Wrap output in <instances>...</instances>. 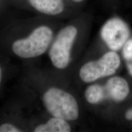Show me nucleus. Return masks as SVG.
Here are the masks:
<instances>
[{
  "label": "nucleus",
  "instance_id": "1",
  "mask_svg": "<svg viewBox=\"0 0 132 132\" xmlns=\"http://www.w3.org/2000/svg\"><path fill=\"white\" fill-rule=\"evenodd\" d=\"M53 30L45 23L37 24L27 37L18 39L13 43L12 50L18 57L31 59L40 56L52 44Z\"/></svg>",
  "mask_w": 132,
  "mask_h": 132
},
{
  "label": "nucleus",
  "instance_id": "2",
  "mask_svg": "<svg viewBox=\"0 0 132 132\" xmlns=\"http://www.w3.org/2000/svg\"><path fill=\"white\" fill-rule=\"evenodd\" d=\"M42 103L52 116L67 121H74L78 118L80 110L77 100L62 89L50 87L43 94Z\"/></svg>",
  "mask_w": 132,
  "mask_h": 132
},
{
  "label": "nucleus",
  "instance_id": "3",
  "mask_svg": "<svg viewBox=\"0 0 132 132\" xmlns=\"http://www.w3.org/2000/svg\"><path fill=\"white\" fill-rule=\"evenodd\" d=\"M83 16L78 18L72 23L64 26L57 33L49 50V57L56 68H67L71 61V52L78 34V27Z\"/></svg>",
  "mask_w": 132,
  "mask_h": 132
},
{
  "label": "nucleus",
  "instance_id": "4",
  "mask_svg": "<svg viewBox=\"0 0 132 132\" xmlns=\"http://www.w3.org/2000/svg\"><path fill=\"white\" fill-rule=\"evenodd\" d=\"M121 64V57L117 52L109 51L95 60L83 64L79 70L80 80L90 83L100 78L113 76Z\"/></svg>",
  "mask_w": 132,
  "mask_h": 132
},
{
  "label": "nucleus",
  "instance_id": "5",
  "mask_svg": "<svg viewBox=\"0 0 132 132\" xmlns=\"http://www.w3.org/2000/svg\"><path fill=\"white\" fill-rule=\"evenodd\" d=\"M100 36L110 50L118 52L131 37V30L127 22L116 16L104 23L100 29Z\"/></svg>",
  "mask_w": 132,
  "mask_h": 132
},
{
  "label": "nucleus",
  "instance_id": "6",
  "mask_svg": "<svg viewBox=\"0 0 132 132\" xmlns=\"http://www.w3.org/2000/svg\"><path fill=\"white\" fill-rule=\"evenodd\" d=\"M47 17H58L70 14L73 9L67 0H12Z\"/></svg>",
  "mask_w": 132,
  "mask_h": 132
},
{
  "label": "nucleus",
  "instance_id": "7",
  "mask_svg": "<svg viewBox=\"0 0 132 132\" xmlns=\"http://www.w3.org/2000/svg\"><path fill=\"white\" fill-rule=\"evenodd\" d=\"M102 90L103 102L110 100L120 103L130 95V87L126 79L120 76H113L102 85Z\"/></svg>",
  "mask_w": 132,
  "mask_h": 132
},
{
  "label": "nucleus",
  "instance_id": "8",
  "mask_svg": "<svg viewBox=\"0 0 132 132\" xmlns=\"http://www.w3.org/2000/svg\"><path fill=\"white\" fill-rule=\"evenodd\" d=\"M71 127L68 121L62 119L52 116L47 122L37 125L35 132H69Z\"/></svg>",
  "mask_w": 132,
  "mask_h": 132
},
{
  "label": "nucleus",
  "instance_id": "9",
  "mask_svg": "<svg viewBox=\"0 0 132 132\" xmlns=\"http://www.w3.org/2000/svg\"><path fill=\"white\" fill-rule=\"evenodd\" d=\"M122 56L124 60L126 68L129 75L132 77V37L125 43L122 48Z\"/></svg>",
  "mask_w": 132,
  "mask_h": 132
},
{
  "label": "nucleus",
  "instance_id": "10",
  "mask_svg": "<svg viewBox=\"0 0 132 132\" xmlns=\"http://www.w3.org/2000/svg\"><path fill=\"white\" fill-rule=\"evenodd\" d=\"M22 131L20 128L15 125L9 123H3L0 125V132H20Z\"/></svg>",
  "mask_w": 132,
  "mask_h": 132
},
{
  "label": "nucleus",
  "instance_id": "11",
  "mask_svg": "<svg viewBox=\"0 0 132 132\" xmlns=\"http://www.w3.org/2000/svg\"><path fill=\"white\" fill-rule=\"evenodd\" d=\"M67 1H68L69 4L73 9H75V8H77V6H79L83 4L86 0H67Z\"/></svg>",
  "mask_w": 132,
  "mask_h": 132
},
{
  "label": "nucleus",
  "instance_id": "12",
  "mask_svg": "<svg viewBox=\"0 0 132 132\" xmlns=\"http://www.w3.org/2000/svg\"><path fill=\"white\" fill-rule=\"evenodd\" d=\"M124 117L128 121L132 122V107L127 110V111L125 112Z\"/></svg>",
  "mask_w": 132,
  "mask_h": 132
},
{
  "label": "nucleus",
  "instance_id": "13",
  "mask_svg": "<svg viewBox=\"0 0 132 132\" xmlns=\"http://www.w3.org/2000/svg\"><path fill=\"white\" fill-rule=\"evenodd\" d=\"M2 77H3V72H2V69H1V65H0V85H1V81H2Z\"/></svg>",
  "mask_w": 132,
  "mask_h": 132
},
{
  "label": "nucleus",
  "instance_id": "14",
  "mask_svg": "<svg viewBox=\"0 0 132 132\" xmlns=\"http://www.w3.org/2000/svg\"><path fill=\"white\" fill-rule=\"evenodd\" d=\"M109 3H111V4H115V3H118V0H107Z\"/></svg>",
  "mask_w": 132,
  "mask_h": 132
},
{
  "label": "nucleus",
  "instance_id": "15",
  "mask_svg": "<svg viewBox=\"0 0 132 132\" xmlns=\"http://www.w3.org/2000/svg\"><path fill=\"white\" fill-rule=\"evenodd\" d=\"M1 3H2V0H0V5H1Z\"/></svg>",
  "mask_w": 132,
  "mask_h": 132
}]
</instances>
